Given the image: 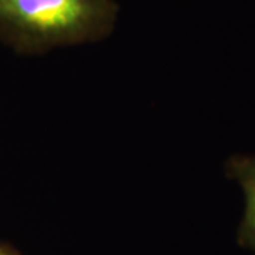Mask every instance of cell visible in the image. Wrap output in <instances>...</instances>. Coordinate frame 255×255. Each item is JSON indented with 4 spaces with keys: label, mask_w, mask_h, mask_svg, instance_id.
Masks as SVG:
<instances>
[{
    "label": "cell",
    "mask_w": 255,
    "mask_h": 255,
    "mask_svg": "<svg viewBox=\"0 0 255 255\" xmlns=\"http://www.w3.org/2000/svg\"><path fill=\"white\" fill-rule=\"evenodd\" d=\"M118 17L114 0H0V36L18 53L100 41Z\"/></svg>",
    "instance_id": "cell-1"
},
{
    "label": "cell",
    "mask_w": 255,
    "mask_h": 255,
    "mask_svg": "<svg viewBox=\"0 0 255 255\" xmlns=\"http://www.w3.org/2000/svg\"><path fill=\"white\" fill-rule=\"evenodd\" d=\"M227 176L237 182L244 193L246 209L240 223L237 241L255 253V155H234L226 163Z\"/></svg>",
    "instance_id": "cell-2"
},
{
    "label": "cell",
    "mask_w": 255,
    "mask_h": 255,
    "mask_svg": "<svg viewBox=\"0 0 255 255\" xmlns=\"http://www.w3.org/2000/svg\"><path fill=\"white\" fill-rule=\"evenodd\" d=\"M0 255H20L17 251H14L13 248L4 246V244H0Z\"/></svg>",
    "instance_id": "cell-3"
}]
</instances>
